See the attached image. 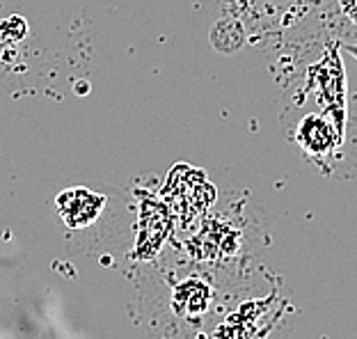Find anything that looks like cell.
Returning <instances> with one entry per match:
<instances>
[{
    "label": "cell",
    "mask_w": 357,
    "mask_h": 339,
    "mask_svg": "<svg viewBox=\"0 0 357 339\" xmlns=\"http://www.w3.org/2000/svg\"><path fill=\"white\" fill-rule=\"evenodd\" d=\"M55 206H58L62 220L67 223L69 227L83 229L101 216L105 206V195L83 188V186H76V188L62 190L60 195L55 197Z\"/></svg>",
    "instance_id": "2"
},
{
    "label": "cell",
    "mask_w": 357,
    "mask_h": 339,
    "mask_svg": "<svg viewBox=\"0 0 357 339\" xmlns=\"http://www.w3.org/2000/svg\"><path fill=\"white\" fill-rule=\"evenodd\" d=\"M344 122L342 119H330L326 115H307L300 122L296 131V142L307 156L321 158L332 154L344 140Z\"/></svg>",
    "instance_id": "1"
},
{
    "label": "cell",
    "mask_w": 357,
    "mask_h": 339,
    "mask_svg": "<svg viewBox=\"0 0 357 339\" xmlns=\"http://www.w3.org/2000/svg\"><path fill=\"white\" fill-rule=\"evenodd\" d=\"M26 32H28V26L21 16H10V19H5L0 23V37L7 39V42H19V39L26 37Z\"/></svg>",
    "instance_id": "3"
},
{
    "label": "cell",
    "mask_w": 357,
    "mask_h": 339,
    "mask_svg": "<svg viewBox=\"0 0 357 339\" xmlns=\"http://www.w3.org/2000/svg\"><path fill=\"white\" fill-rule=\"evenodd\" d=\"M344 48H346V53L351 55V58H355V62H357V42H351V44H344Z\"/></svg>",
    "instance_id": "5"
},
{
    "label": "cell",
    "mask_w": 357,
    "mask_h": 339,
    "mask_svg": "<svg viewBox=\"0 0 357 339\" xmlns=\"http://www.w3.org/2000/svg\"><path fill=\"white\" fill-rule=\"evenodd\" d=\"M339 3H342L344 14L357 26V0H339Z\"/></svg>",
    "instance_id": "4"
}]
</instances>
